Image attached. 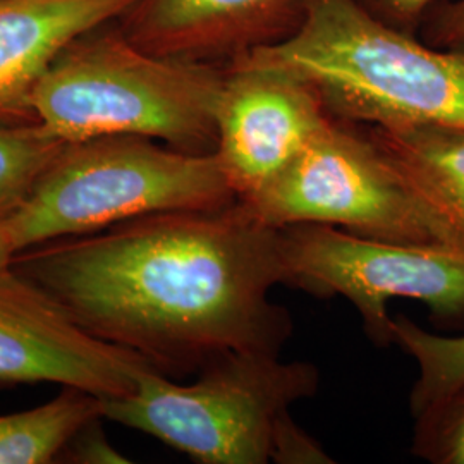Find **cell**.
<instances>
[{
	"instance_id": "1",
	"label": "cell",
	"mask_w": 464,
	"mask_h": 464,
	"mask_svg": "<svg viewBox=\"0 0 464 464\" xmlns=\"http://www.w3.org/2000/svg\"><path fill=\"white\" fill-rule=\"evenodd\" d=\"M11 268L84 331L166 375L229 353L281 354L293 335L289 312L270 299L287 284L282 231L239 199L44 243Z\"/></svg>"
},
{
	"instance_id": "2",
	"label": "cell",
	"mask_w": 464,
	"mask_h": 464,
	"mask_svg": "<svg viewBox=\"0 0 464 464\" xmlns=\"http://www.w3.org/2000/svg\"><path fill=\"white\" fill-rule=\"evenodd\" d=\"M237 59L296 74L358 126L464 130V45H429L358 0H308L293 34Z\"/></svg>"
},
{
	"instance_id": "3",
	"label": "cell",
	"mask_w": 464,
	"mask_h": 464,
	"mask_svg": "<svg viewBox=\"0 0 464 464\" xmlns=\"http://www.w3.org/2000/svg\"><path fill=\"white\" fill-rule=\"evenodd\" d=\"M320 372L272 353H229L176 383L145 370L131 394L100 399L102 418L149 433L201 464H329L291 408L318 392Z\"/></svg>"
},
{
	"instance_id": "4",
	"label": "cell",
	"mask_w": 464,
	"mask_h": 464,
	"mask_svg": "<svg viewBox=\"0 0 464 464\" xmlns=\"http://www.w3.org/2000/svg\"><path fill=\"white\" fill-rule=\"evenodd\" d=\"M226 66L149 53L122 32L84 34L49 67L34 112L72 143L133 134L191 153H214Z\"/></svg>"
},
{
	"instance_id": "5",
	"label": "cell",
	"mask_w": 464,
	"mask_h": 464,
	"mask_svg": "<svg viewBox=\"0 0 464 464\" xmlns=\"http://www.w3.org/2000/svg\"><path fill=\"white\" fill-rule=\"evenodd\" d=\"M236 199L216 153L116 134L64 143L4 222L19 253L138 217L214 208Z\"/></svg>"
},
{
	"instance_id": "6",
	"label": "cell",
	"mask_w": 464,
	"mask_h": 464,
	"mask_svg": "<svg viewBox=\"0 0 464 464\" xmlns=\"http://www.w3.org/2000/svg\"><path fill=\"white\" fill-rule=\"evenodd\" d=\"M241 203L276 229L322 224L379 241L464 246V232L410 183L368 131L337 117L279 178Z\"/></svg>"
},
{
	"instance_id": "7",
	"label": "cell",
	"mask_w": 464,
	"mask_h": 464,
	"mask_svg": "<svg viewBox=\"0 0 464 464\" xmlns=\"http://www.w3.org/2000/svg\"><path fill=\"white\" fill-rule=\"evenodd\" d=\"M281 231L287 284L348 299L379 348L392 344L394 298L421 301L437 324L464 327V246L379 241L322 224Z\"/></svg>"
},
{
	"instance_id": "8",
	"label": "cell",
	"mask_w": 464,
	"mask_h": 464,
	"mask_svg": "<svg viewBox=\"0 0 464 464\" xmlns=\"http://www.w3.org/2000/svg\"><path fill=\"white\" fill-rule=\"evenodd\" d=\"M310 83L279 67L236 59L216 111V157L239 201L255 198L291 166L331 119Z\"/></svg>"
},
{
	"instance_id": "9",
	"label": "cell",
	"mask_w": 464,
	"mask_h": 464,
	"mask_svg": "<svg viewBox=\"0 0 464 464\" xmlns=\"http://www.w3.org/2000/svg\"><path fill=\"white\" fill-rule=\"evenodd\" d=\"M150 368L143 356L84 331L11 266L0 268V383L52 382L122 398Z\"/></svg>"
},
{
	"instance_id": "10",
	"label": "cell",
	"mask_w": 464,
	"mask_h": 464,
	"mask_svg": "<svg viewBox=\"0 0 464 464\" xmlns=\"http://www.w3.org/2000/svg\"><path fill=\"white\" fill-rule=\"evenodd\" d=\"M308 0H140L122 34L149 53L227 66L274 45L303 21Z\"/></svg>"
},
{
	"instance_id": "11",
	"label": "cell",
	"mask_w": 464,
	"mask_h": 464,
	"mask_svg": "<svg viewBox=\"0 0 464 464\" xmlns=\"http://www.w3.org/2000/svg\"><path fill=\"white\" fill-rule=\"evenodd\" d=\"M140 0H0V119L38 122L34 92L52 63Z\"/></svg>"
},
{
	"instance_id": "12",
	"label": "cell",
	"mask_w": 464,
	"mask_h": 464,
	"mask_svg": "<svg viewBox=\"0 0 464 464\" xmlns=\"http://www.w3.org/2000/svg\"><path fill=\"white\" fill-rule=\"evenodd\" d=\"M366 128L410 183L458 226L464 218V130L446 126Z\"/></svg>"
},
{
	"instance_id": "13",
	"label": "cell",
	"mask_w": 464,
	"mask_h": 464,
	"mask_svg": "<svg viewBox=\"0 0 464 464\" xmlns=\"http://www.w3.org/2000/svg\"><path fill=\"white\" fill-rule=\"evenodd\" d=\"M99 416L100 398L72 387L47 404L0 416V464L55 463L76 431Z\"/></svg>"
},
{
	"instance_id": "14",
	"label": "cell",
	"mask_w": 464,
	"mask_h": 464,
	"mask_svg": "<svg viewBox=\"0 0 464 464\" xmlns=\"http://www.w3.org/2000/svg\"><path fill=\"white\" fill-rule=\"evenodd\" d=\"M392 344L418 363V379L410 394L413 418L444 401L464 383V335L425 331L410 316L392 318Z\"/></svg>"
},
{
	"instance_id": "15",
	"label": "cell",
	"mask_w": 464,
	"mask_h": 464,
	"mask_svg": "<svg viewBox=\"0 0 464 464\" xmlns=\"http://www.w3.org/2000/svg\"><path fill=\"white\" fill-rule=\"evenodd\" d=\"M64 143L40 122L0 119V218L19 208Z\"/></svg>"
},
{
	"instance_id": "16",
	"label": "cell",
	"mask_w": 464,
	"mask_h": 464,
	"mask_svg": "<svg viewBox=\"0 0 464 464\" xmlns=\"http://www.w3.org/2000/svg\"><path fill=\"white\" fill-rule=\"evenodd\" d=\"M411 452L431 464H464V383L415 418Z\"/></svg>"
},
{
	"instance_id": "17",
	"label": "cell",
	"mask_w": 464,
	"mask_h": 464,
	"mask_svg": "<svg viewBox=\"0 0 464 464\" xmlns=\"http://www.w3.org/2000/svg\"><path fill=\"white\" fill-rule=\"evenodd\" d=\"M418 36L433 47L464 45V0H439L427 11Z\"/></svg>"
},
{
	"instance_id": "18",
	"label": "cell",
	"mask_w": 464,
	"mask_h": 464,
	"mask_svg": "<svg viewBox=\"0 0 464 464\" xmlns=\"http://www.w3.org/2000/svg\"><path fill=\"white\" fill-rule=\"evenodd\" d=\"M100 418L88 421L83 429L76 431V435L67 442L66 448L61 452L63 463L76 464H122L130 463L107 439V435L100 427ZM59 461V459H57Z\"/></svg>"
},
{
	"instance_id": "19",
	"label": "cell",
	"mask_w": 464,
	"mask_h": 464,
	"mask_svg": "<svg viewBox=\"0 0 464 464\" xmlns=\"http://www.w3.org/2000/svg\"><path fill=\"white\" fill-rule=\"evenodd\" d=\"M373 16L392 28L418 34L427 11L439 0H358Z\"/></svg>"
},
{
	"instance_id": "20",
	"label": "cell",
	"mask_w": 464,
	"mask_h": 464,
	"mask_svg": "<svg viewBox=\"0 0 464 464\" xmlns=\"http://www.w3.org/2000/svg\"><path fill=\"white\" fill-rule=\"evenodd\" d=\"M14 255H16V251L13 248L5 222H4V218H0V268L11 266V260Z\"/></svg>"
},
{
	"instance_id": "21",
	"label": "cell",
	"mask_w": 464,
	"mask_h": 464,
	"mask_svg": "<svg viewBox=\"0 0 464 464\" xmlns=\"http://www.w3.org/2000/svg\"><path fill=\"white\" fill-rule=\"evenodd\" d=\"M458 226H459V229L464 232V218L463 220H459V222H458Z\"/></svg>"
}]
</instances>
